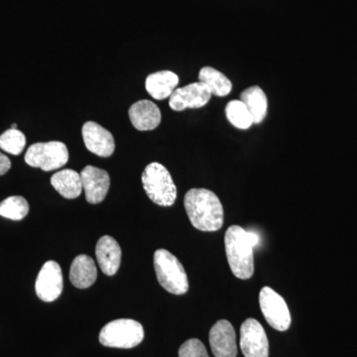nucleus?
I'll return each mask as SVG.
<instances>
[{
  "label": "nucleus",
  "mask_w": 357,
  "mask_h": 357,
  "mask_svg": "<svg viewBox=\"0 0 357 357\" xmlns=\"http://www.w3.org/2000/svg\"><path fill=\"white\" fill-rule=\"evenodd\" d=\"M11 162L6 155L2 154L0 152V176L4 175L10 170Z\"/></svg>",
  "instance_id": "nucleus-25"
},
{
  "label": "nucleus",
  "mask_w": 357,
  "mask_h": 357,
  "mask_svg": "<svg viewBox=\"0 0 357 357\" xmlns=\"http://www.w3.org/2000/svg\"><path fill=\"white\" fill-rule=\"evenodd\" d=\"M154 268L160 285L174 295H184L189 290V280L184 266L166 249L154 253Z\"/></svg>",
  "instance_id": "nucleus-4"
},
{
  "label": "nucleus",
  "mask_w": 357,
  "mask_h": 357,
  "mask_svg": "<svg viewBox=\"0 0 357 357\" xmlns=\"http://www.w3.org/2000/svg\"><path fill=\"white\" fill-rule=\"evenodd\" d=\"M199 82L206 84L211 95L227 96L232 91V83L229 77L220 70L211 67H204L199 73Z\"/></svg>",
  "instance_id": "nucleus-20"
},
{
  "label": "nucleus",
  "mask_w": 357,
  "mask_h": 357,
  "mask_svg": "<svg viewBox=\"0 0 357 357\" xmlns=\"http://www.w3.org/2000/svg\"><path fill=\"white\" fill-rule=\"evenodd\" d=\"M98 277L96 263L91 256H77L70 268V280L79 289H86L93 286Z\"/></svg>",
  "instance_id": "nucleus-17"
},
{
  "label": "nucleus",
  "mask_w": 357,
  "mask_h": 357,
  "mask_svg": "<svg viewBox=\"0 0 357 357\" xmlns=\"http://www.w3.org/2000/svg\"><path fill=\"white\" fill-rule=\"evenodd\" d=\"M178 357H210L206 347L198 338H191L181 345Z\"/></svg>",
  "instance_id": "nucleus-24"
},
{
  "label": "nucleus",
  "mask_w": 357,
  "mask_h": 357,
  "mask_svg": "<svg viewBox=\"0 0 357 357\" xmlns=\"http://www.w3.org/2000/svg\"><path fill=\"white\" fill-rule=\"evenodd\" d=\"M86 149L96 156L107 158L114 154L115 141L114 135L107 129L95 121H88L82 129Z\"/></svg>",
  "instance_id": "nucleus-11"
},
{
  "label": "nucleus",
  "mask_w": 357,
  "mask_h": 357,
  "mask_svg": "<svg viewBox=\"0 0 357 357\" xmlns=\"http://www.w3.org/2000/svg\"><path fill=\"white\" fill-rule=\"evenodd\" d=\"M210 89L206 84L197 82L176 89L170 96L169 105L175 112H183L187 109H201L208 105L211 98Z\"/></svg>",
  "instance_id": "nucleus-10"
},
{
  "label": "nucleus",
  "mask_w": 357,
  "mask_h": 357,
  "mask_svg": "<svg viewBox=\"0 0 357 357\" xmlns=\"http://www.w3.org/2000/svg\"><path fill=\"white\" fill-rule=\"evenodd\" d=\"M28 213H29V204L23 197H9L0 203V215L8 220H23Z\"/></svg>",
  "instance_id": "nucleus-22"
},
{
  "label": "nucleus",
  "mask_w": 357,
  "mask_h": 357,
  "mask_svg": "<svg viewBox=\"0 0 357 357\" xmlns=\"http://www.w3.org/2000/svg\"><path fill=\"white\" fill-rule=\"evenodd\" d=\"M241 351L245 357L269 356V342L261 324L255 319H248L241 328Z\"/></svg>",
  "instance_id": "nucleus-8"
},
{
  "label": "nucleus",
  "mask_w": 357,
  "mask_h": 357,
  "mask_svg": "<svg viewBox=\"0 0 357 357\" xmlns=\"http://www.w3.org/2000/svg\"><path fill=\"white\" fill-rule=\"evenodd\" d=\"M241 100L246 105L255 124L261 123L267 115L268 100L264 91L260 86L246 89L241 95Z\"/></svg>",
  "instance_id": "nucleus-19"
},
{
  "label": "nucleus",
  "mask_w": 357,
  "mask_h": 357,
  "mask_svg": "<svg viewBox=\"0 0 357 357\" xmlns=\"http://www.w3.org/2000/svg\"><path fill=\"white\" fill-rule=\"evenodd\" d=\"M178 84V77L171 70H160L147 77L145 88L155 100L170 98Z\"/></svg>",
  "instance_id": "nucleus-16"
},
{
  "label": "nucleus",
  "mask_w": 357,
  "mask_h": 357,
  "mask_svg": "<svg viewBox=\"0 0 357 357\" xmlns=\"http://www.w3.org/2000/svg\"><path fill=\"white\" fill-rule=\"evenodd\" d=\"M128 115L131 123L137 130H153L161 123V112L150 100H143L133 103L128 110Z\"/></svg>",
  "instance_id": "nucleus-15"
},
{
  "label": "nucleus",
  "mask_w": 357,
  "mask_h": 357,
  "mask_svg": "<svg viewBox=\"0 0 357 357\" xmlns=\"http://www.w3.org/2000/svg\"><path fill=\"white\" fill-rule=\"evenodd\" d=\"M69 161V150L60 141L35 143L28 148L25 162L33 168H40L46 172L62 168Z\"/></svg>",
  "instance_id": "nucleus-6"
},
{
  "label": "nucleus",
  "mask_w": 357,
  "mask_h": 357,
  "mask_svg": "<svg viewBox=\"0 0 357 357\" xmlns=\"http://www.w3.org/2000/svg\"><path fill=\"white\" fill-rule=\"evenodd\" d=\"M225 114H227V121L234 128L245 130L255 124L250 112L241 100H231L227 103V107H225Z\"/></svg>",
  "instance_id": "nucleus-21"
},
{
  "label": "nucleus",
  "mask_w": 357,
  "mask_h": 357,
  "mask_svg": "<svg viewBox=\"0 0 357 357\" xmlns=\"http://www.w3.org/2000/svg\"><path fill=\"white\" fill-rule=\"evenodd\" d=\"M184 204L192 227L201 231H218L223 225V206L215 192L192 189L185 195Z\"/></svg>",
  "instance_id": "nucleus-2"
},
{
  "label": "nucleus",
  "mask_w": 357,
  "mask_h": 357,
  "mask_svg": "<svg viewBox=\"0 0 357 357\" xmlns=\"http://www.w3.org/2000/svg\"><path fill=\"white\" fill-rule=\"evenodd\" d=\"M64 288L62 269L55 261H47L37 276L35 290L40 300L54 302L60 297Z\"/></svg>",
  "instance_id": "nucleus-9"
},
{
  "label": "nucleus",
  "mask_w": 357,
  "mask_h": 357,
  "mask_svg": "<svg viewBox=\"0 0 357 357\" xmlns=\"http://www.w3.org/2000/svg\"><path fill=\"white\" fill-rule=\"evenodd\" d=\"M51 184L66 199H74L81 196L83 190L81 174L70 169H64L54 174L51 178Z\"/></svg>",
  "instance_id": "nucleus-18"
},
{
  "label": "nucleus",
  "mask_w": 357,
  "mask_h": 357,
  "mask_svg": "<svg viewBox=\"0 0 357 357\" xmlns=\"http://www.w3.org/2000/svg\"><path fill=\"white\" fill-rule=\"evenodd\" d=\"M143 188L148 198L161 206H171L177 199V187L172 176L162 164L153 162L142 173Z\"/></svg>",
  "instance_id": "nucleus-3"
},
{
  "label": "nucleus",
  "mask_w": 357,
  "mask_h": 357,
  "mask_svg": "<svg viewBox=\"0 0 357 357\" xmlns=\"http://www.w3.org/2000/svg\"><path fill=\"white\" fill-rule=\"evenodd\" d=\"M82 184L86 202L96 204L102 203L110 188L109 173L93 166H86L81 172Z\"/></svg>",
  "instance_id": "nucleus-12"
},
{
  "label": "nucleus",
  "mask_w": 357,
  "mask_h": 357,
  "mask_svg": "<svg viewBox=\"0 0 357 357\" xmlns=\"http://www.w3.org/2000/svg\"><path fill=\"white\" fill-rule=\"evenodd\" d=\"M11 128L17 129V124H15V123L13 124V126H11Z\"/></svg>",
  "instance_id": "nucleus-26"
},
{
  "label": "nucleus",
  "mask_w": 357,
  "mask_h": 357,
  "mask_svg": "<svg viewBox=\"0 0 357 357\" xmlns=\"http://www.w3.org/2000/svg\"><path fill=\"white\" fill-rule=\"evenodd\" d=\"M260 309L267 323L279 332L290 328L292 319L286 301L273 289L264 287L259 294Z\"/></svg>",
  "instance_id": "nucleus-7"
},
{
  "label": "nucleus",
  "mask_w": 357,
  "mask_h": 357,
  "mask_svg": "<svg viewBox=\"0 0 357 357\" xmlns=\"http://www.w3.org/2000/svg\"><path fill=\"white\" fill-rule=\"evenodd\" d=\"M258 236L239 225L227 229L225 236V253L232 273L237 278L248 280L255 274V253Z\"/></svg>",
  "instance_id": "nucleus-1"
},
{
  "label": "nucleus",
  "mask_w": 357,
  "mask_h": 357,
  "mask_svg": "<svg viewBox=\"0 0 357 357\" xmlns=\"http://www.w3.org/2000/svg\"><path fill=\"white\" fill-rule=\"evenodd\" d=\"M26 145L24 134L18 129H8L0 135V149L13 155L22 153Z\"/></svg>",
  "instance_id": "nucleus-23"
},
{
  "label": "nucleus",
  "mask_w": 357,
  "mask_h": 357,
  "mask_svg": "<svg viewBox=\"0 0 357 357\" xmlns=\"http://www.w3.org/2000/svg\"><path fill=\"white\" fill-rule=\"evenodd\" d=\"M211 351L215 357H236V333L227 319L218 321L210 332Z\"/></svg>",
  "instance_id": "nucleus-13"
},
{
  "label": "nucleus",
  "mask_w": 357,
  "mask_h": 357,
  "mask_svg": "<svg viewBox=\"0 0 357 357\" xmlns=\"http://www.w3.org/2000/svg\"><path fill=\"white\" fill-rule=\"evenodd\" d=\"M144 340V328L139 321L131 319H114L100 331V342L105 347L129 349Z\"/></svg>",
  "instance_id": "nucleus-5"
},
{
  "label": "nucleus",
  "mask_w": 357,
  "mask_h": 357,
  "mask_svg": "<svg viewBox=\"0 0 357 357\" xmlns=\"http://www.w3.org/2000/svg\"><path fill=\"white\" fill-rule=\"evenodd\" d=\"M121 248L114 237L105 236L98 239L96 248V260L107 276H114L121 263Z\"/></svg>",
  "instance_id": "nucleus-14"
}]
</instances>
